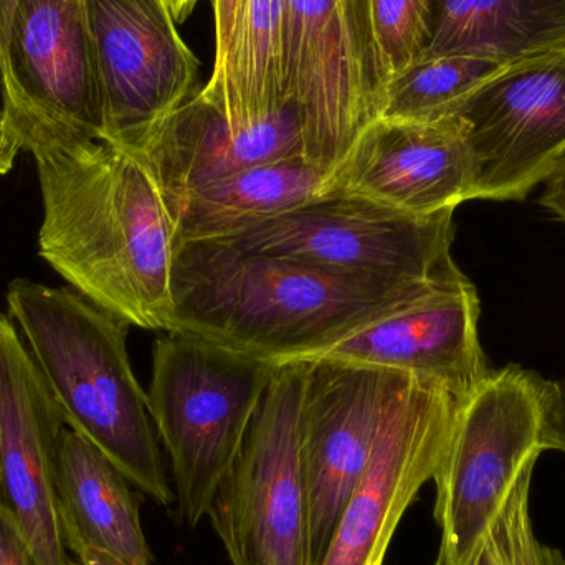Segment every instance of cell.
Returning a JSON list of instances; mask_svg holds the SVG:
<instances>
[{
  "instance_id": "obj_29",
  "label": "cell",
  "mask_w": 565,
  "mask_h": 565,
  "mask_svg": "<svg viewBox=\"0 0 565 565\" xmlns=\"http://www.w3.org/2000/svg\"><path fill=\"white\" fill-rule=\"evenodd\" d=\"M75 559L78 561L79 565H136L125 563V561L118 559V557L109 556V554L93 550V547L79 550L75 554Z\"/></svg>"
},
{
  "instance_id": "obj_5",
  "label": "cell",
  "mask_w": 565,
  "mask_h": 565,
  "mask_svg": "<svg viewBox=\"0 0 565 565\" xmlns=\"http://www.w3.org/2000/svg\"><path fill=\"white\" fill-rule=\"evenodd\" d=\"M544 384L511 364L491 371L461 398L444 460L435 475L434 516L440 527L437 564L458 565L544 448Z\"/></svg>"
},
{
  "instance_id": "obj_20",
  "label": "cell",
  "mask_w": 565,
  "mask_h": 565,
  "mask_svg": "<svg viewBox=\"0 0 565 565\" xmlns=\"http://www.w3.org/2000/svg\"><path fill=\"white\" fill-rule=\"evenodd\" d=\"M503 66L473 53L424 56L387 83L379 119L431 121L454 116Z\"/></svg>"
},
{
  "instance_id": "obj_14",
  "label": "cell",
  "mask_w": 565,
  "mask_h": 565,
  "mask_svg": "<svg viewBox=\"0 0 565 565\" xmlns=\"http://www.w3.org/2000/svg\"><path fill=\"white\" fill-rule=\"evenodd\" d=\"M65 418L12 319L0 315V508L40 565H70L56 500Z\"/></svg>"
},
{
  "instance_id": "obj_12",
  "label": "cell",
  "mask_w": 565,
  "mask_h": 565,
  "mask_svg": "<svg viewBox=\"0 0 565 565\" xmlns=\"http://www.w3.org/2000/svg\"><path fill=\"white\" fill-rule=\"evenodd\" d=\"M2 111L22 141L75 135L103 141V102L85 0H20L0 68Z\"/></svg>"
},
{
  "instance_id": "obj_6",
  "label": "cell",
  "mask_w": 565,
  "mask_h": 565,
  "mask_svg": "<svg viewBox=\"0 0 565 565\" xmlns=\"http://www.w3.org/2000/svg\"><path fill=\"white\" fill-rule=\"evenodd\" d=\"M454 212L411 215L358 195L322 194L221 242L369 280L457 285L468 278L451 257Z\"/></svg>"
},
{
  "instance_id": "obj_11",
  "label": "cell",
  "mask_w": 565,
  "mask_h": 565,
  "mask_svg": "<svg viewBox=\"0 0 565 565\" xmlns=\"http://www.w3.org/2000/svg\"><path fill=\"white\" fill-rule=\"evenodd\" d=\"M454 116L475 161V201H524L565 158V49L508 63Z\"/></svg>"
},
{
  "instance_id": "obj_28",
  "label": "cell",
  "mask_w": 565,
  "mask_h": 565,
  "mask_svg": "<svg viewBox=\"0 0 565 565\" xmlns=\"http://www.w3.org/2000/svg\"><path fill=\"white\" fill-rule=\"evenodd\" d=\"M19 2L20 0H0V68H2L3 55H6L10 23H12L13 12Z\"/></svg>"
},
{
  "instance_id": "obj_30",
  "label": "cell",
  "mask_w": 565,
  "mask_h": 565,
  "mask_svg": "<svg viewBox=\"0 0 565 565\" xmlns=\"http://www.w3.org/2000/svg\"><path fill=\"white\" fill-rule=\"evenodd\" d=\"M162 2L168 6L169 12L172 13L175 22L182 23L192 15L201 0H162Z\"/></svg>"
},
{
  "instance_id": "obj_1",
  "label": "cell",
  "mask_w": 565,
  "mask_h": 565,
  "mask_svg": "<svg viewBox=\"0 0 565 565\" xmlns=\"http://www.w3.org/2000/svg\"><path fill=\"white\" fill-rule=\"evenodd\" d=\"M42 192L40 257L122 321L171 332L174 222L151 169L102 139L29 136Z\"/></svg>"
},
{
  "instance_id": "obj_8",
  "label": "cell",
  "mask_w": 565,
  "mask_h": 565,
  "mask_svg": "<svg viewBox=\"0 0 565 565\" xmlns=\"http://www.w3.org/2000/svg\"><path fill=\"white\" fill-rule=\"evenodd\" d=\"M306 362L277 365L207 518L232 565H309L301 465Z\"/></svg>"
},
{
  "instance_id": "obj_10",
  "label": "cell",
  "mask_w": 565,
  "mask_h": 565,
  "mask_svg": "<svg viewBox=\"0 0 565 565\" xmlns=\"http://www.w3.org/2000/svg\"><path fill=\"white\" fill-rule=\"evenodd\" d=\"M103 141L139 152L199 86V60L162 0H85Z\"/></svg>"
},
{
  "instance_id": "obj_23",
  "label": "cell",
  "mask_w": 565,
  "mask_h": 565,
  "mask_svg": "<svg viewBox=\"0 0 565 565\" xmlns=\"http://www.w3.org/2000/svg\"><path fill=\"white\" fill-rule=\"evenodd\" d=\"M544 448L565 455V379L544 384Z\"/></svg>"
},
{
  "instance_id": "obj_18",
  "label": "cell",
  "mask_w": 565,
  "mask_h": 565,
  "mask_svg": "<svg viewBox=\"0 0 565 565\" xmlns=\"http://www.w3.org/2000/svg\"><path fill=\"white\" fill-rule=\"evenodd\" d=\"M328 175L305 158H296L198 185L168 201L175 245L231 241L319 198Z\"/></svg>"
},
{
  "instance_id": "obj_9",
  "label": "cell",
  "mask_w": 565,
  "mask_h": 565,
  "mask_svg": "<svg viewBox=\"0 0 565 565\" xmlns=\"http://www.w3.org/2000/svg\"><path fill=\"white\" fill-rule=\"evenodd\" d=\"M460 398L405 375L319 565H384L402 518L434 481Z\"/></svg>"
},
{
  "instance_id": "obj_15",
  "label": "cell",
  "mask_w": 565,
  "mask_h": 565,
  "mask_svg": "<svg viewBox=\"0 0 565 565\" xmlns=\"http://www.w3.org/2000/svg\"><path fill=\"white\" fill-rule=\"evenodd\" d=\"M322 194L358 195L411 215L475 201V161L463 121L375 119L332 169Z\"/></svg>"
},
{
  "instance_id": "obj_31",
  "label": "cell",
  "mask_w": 565,
  "mask_h": 565,
  "mask_svg": "<svg viewBox=\"0 0 565 565\" xmlns=\"http://www.w3.org/2000/svg\"><path fill=\"white\" fill-rule=\"evenodd\" d=\"M70 565H79V564H78V561L72 559V563H70Z\"/></svg>"
},
{
  "instance_id": "obj_7",
  "label": "cell",
  "mask_w": 565,
  "mask_h": 565,
  "mask_svg": "<svg viewBox=\"0 0 565 565\" xmlns=\"http://www.w3.org/2000/svg\"><path fill=\"white\" fill-rule=\"evenodd\" d=\"M285 73L305 159L331 174L381 115L385 76L371 0H285Z\"/></svg>"
},
{
  "instance_id": "obj_21",
  "label": "cell",
  "mask_w": 565,
  "mask_h": 565,
  "mask_svg": "<svg viewBox=\"0 0 565 565\" xmlns=\"http://www.w3.org/2000/svg\"><path fill=\"white\" fill-rule=\"evenodd\" d=\"M531 481L533 471H527L493 523L458 565H565L563 553L547 546L534 533Z\"/></svg>"
},
{
  "instance_id": "obj_22",
  "label": "cell",
  "mask_w": 565,
  "mask_h": 565,
  "mask_svg": "<svg viewBox=\"0 0 565 565\" xmlns=\"http://www.w3.org/2000/svg\"><path fill=\"white\" fill-rule=\"evenodd\" d=\"M435 0H371L385 86L427 52Z\"/></svg>"
},
{
  "instance_id": "obj_25",
  "label": "cell",
  "mask_w": 565,
  "mask_h": 565,
  "mask_svg": "<svg viewBox=\"0 0 565 565\" xmlns=\"http://www.w3.org/2000/svg\"><path fill=\"white\" fill-rule=\"evenodd\" d=\"M214 10L215 26V58L214 66L224 58L231 39L232 25H234L235 7L237 0H211Z\"/></svg>"
},
{
  "instance_id": "obj_3",
  "label": "cell",
  "mask_w": 565,
  "mask_h": 565,
  "mask_svg": "<svg viewBox=\"0 0 565 565\" xmlns=\"http://www.w3.org/2000/svg\"><path fill=\"white\" fill-rule=\"evenodd\" d=\"M7 306L66 427L102 450L132 487L156 503L171 504L148 394L129 361L131 324L72 286L15 280L7 289Z\"/></svg>"
},
{
  "instance_id": "obj_24",
  "label": "cell",
  "mask_w": 565,
  "mask_h": 565,
  "mask_svg": "<svg viewBox=\"0 0 565 565\" xmlns=\"http://www.w3.org/2000/svg\"><path fill=\"white\" fill-rule=\"evenodd\" d=\"M0 565H40L15 521L0 508Z\"/></svg>"
},
{
  "instance_id": "obj_2",
  "label": "cell",
  "mask_w": 565,
  "mask_h": 565,
  "mask_svg": "<svg viewBox=\"0 0 565 565\" xmlns=\"http://www.w3.org/2000/svg\"><path fill=\"white\" fill-rule=\"evenodd\" d=\"M447 286L369 280L231 242H191L175 248L171 332L288 364Z\"/></svg>"
},
{
  "instance_id": "obj_16",
  "label": "cell",
  "mask_w": 565,
  "mask_h": 565,
  "mask_svg": "<svg viewBox=\"0 0 565 565\" xmlns=\"http://www.w3.org/2000/svg\"><path fill=\"white\" fill-rule=\"evenodd\" d=\"M478 321L480 298L468 280L397 306L295 362L332 361L401 372L438 382L461 401L491 372Z\"/></svg>"
},
{
  "instance_id": "obj_27",
  "label": "cell",
  "mask_w": 565,
  "mask_h": 565,
  "mask_svg": "<svg viewBox=\"0 0 565 565\" xmlns=\"http://www.w3.org/2000/svg\"><path fill=\"white\" fill-rule=\"evenodd\" d=\"M19 151H22V148L10 131L6 115L0 109V175L7 174L13 168Z\"/></svg>"
},
{
  "instance_id": "obj_13",
  "label": "cell",
  "mask_w": 565,
  "mask_h": 565,
  "mask_svg": "<svg viewBox=\"0 0 565 565\" xmlns=\"http://www.w3.org/2000/svg\"><path fill=\"white\" fill-rule=\"evenodd\" d=\"M405 375L341 362H306L299 437L309 565L321 563Z\"/></svg>"
},
{
  "instance_id": "obj_17",
  "label": "cell",
  "mask_w": 565,
  "mask_h": 565,
  "mask_svg": "<svg viewBox=\"0 0 565 565\" xmlns=\"http://www.w3.org/2000/svg\"><path fill=\"white\" fill-rule=\"evenodd\" d=\"M129 484L92 441L63 428L56 454V500L70 553L93 547L125 563L151 565L139 503Z\"/></svg>"
},
{
  "instance_id": "obj_26",
  "label": "cell",
  "mask_w": 565,
  "mask_h": 565,
  "mask_svg": "<svg viewBox=\"0 0 565 565\" xmlns=\"http://www.w3.org/2000/svg\"><path fill=\"white\" fill-rule=\"evenodd\" d=\"M544 182L546 188L541 198V205L554 217L565 222V158Z\"/></svg>"
},
{
  "instance_id": "obj_19",
  "label": "cell",
  "mask_w": 565,
  "mask_h": 565,
  "mask_svg": "<svg viewBox=\"0 0 565 565\" xmlns=\"http://www.w3.org/2000/svg\"><path fill=\"white\" fill-rule=\"evenodd\" d=\"M563 49L565 0H435L424 56L473 53L508 65Z\"/></svg>"
},
{
  "instance_id": "obj_4",
  "label": "cell",
  "mask_w": 565,
  "mask_h": 565,
  "mask_svg": "<svg viewBox=\"0 0 565 565\" xmlns=\"http://www.w3.org/2000/svg\"><path fill=\"white\" fill-rule=\"evenodd\" d=\"M275 371L270 362L195 335L166 332L156 339L149 414L171 460L179 513L188 526L207 516Z\"/></svg>"
}]
</instances>
